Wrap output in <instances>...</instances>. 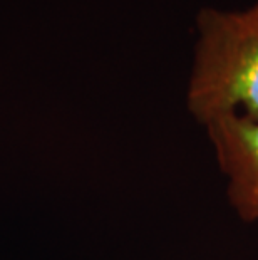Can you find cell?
I'll return each mask as SVG.
<instances>
[{"label": "cell", "instance_id": "1", "mask_svg": "<svg viewBox=\"0 0 258 260\" xmlns=\"http://www.w3.org/2000/svg\"><path fill=\"white\" fill-rule=\"evenodd\" d=\"M186 108L201 126L228 113L258 119V0L245 9L201 7Z\"/></svg>", "mask_w": 258, "mask_h": 260}, {"label": "cell", "instance_id": "2", "mask_svg": "<svg viewBox=\"0 0 258 260\" xmlns=\"http://www.w3.org/2000/svg\"><path fill=\"white\" fill-rule=\"evenodd\" d=\"M227 178V197L243 222L258 225V119L228 113L203 126Z\"/></svg>", "mask_w": 258, "mask_h": 260}]
</instances>
